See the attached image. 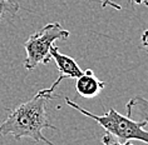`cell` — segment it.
Masks as SVG:
<instances>
[{
    "label": "cell",
    "mask_w": 148,
    "mask_h": 145,
    "mask_svg": "<svg viewBox=\"0 0 148 145\" xmlns=\"http://www.w3.org/2000/svg\"><path fill=\"white\" fill-rule=\"evenodd\" d=\"M142 1L143 0H129V3L133 5H139V4H142ZM108 5H112L113 8L117 10H122V6L116 4V3H113V0H104V1L102 3V8H106V6H108Z\"/></svg>",
    "instance_id": "cell-8"
},
{
    "label": "cell",
    "mask_w": 148,
    "mask_h": 145,
    "mask_svg": "<svg viewBox=\"0 0 148 145\" xmlns=\"http://www.w3.org/2000/svg\"><path fill=\"white\" fill-rule=\"evenodd\" d=\"M140 42H142L143 48H147V50H148V29L143 31L142 36H140Z\"/></svg>",
    "instance_id": "cell-9"
},
{
    "label": "cell",
    "mask_w": 148,
    "mask_h": 145,
    "mask_svg": "<svg viewBox=\"0 0 148 145\" xmlns=\"http://www.w3.org/2000/svg\"><path fill=\"white\" fill-rule=\"evenodd\" d=\"M99 1H101V3H103V1H104V0H99Z\"/></svg>",
    "instance_id": "cell-11"
},
{
    "label": "cell",
    "mask_w": 148,
    "mask_h": 145,
    "mask_svg": "<svg viewBox=\"0 0 148 145\" xmlns=\"http://www.w3.org/2000/svg\"><path fill=\"white\" fill-rule=\"evenodd\" d=\"M64 100H65L66 105L73 108L74 110L79 111L84 116H88L95 120L107 133L112 134L113 136H116L122 143L138 140V141H143V143L148 144V131H144V129H143L144 125L132 120L128 116H125V115L119 114L117 110L109 109L106 114L97 115V114H93L89 110L84 109L82 106H79L78 104L74 103L69 98H65Z\"/></svg>",
    "instance_id": "cell-2"
},
{
    "label": "cell",
    "mask_w": 148,
    "mask_h": 145,
    "mask_svg": "<svg viewBox=\"0 0 148 145\" xmlns=\"http://www.w3.org/2000/svg\"><path fill=\"white\" fill-rule=\"evenodd\" d=\"M125 116L132 120L140 123L144 126L148 125V100L139 95L132 98L125 105Z\"/></svg>",
    "instance_id": "cell-6"
},
{
    "label": "cell",
    "mask_w": 148,
    "mask_h": 145,
    "mask_svg": "<svg viewBox=\"0 0 148 145\" xmlns=\"http://www.w3.org/2000/svg\"><path fill=\"white\" fill-rule=\"evenodd\" d=\"M142 4H144L146 6H148V0H143V1H142Z\"/></svg>",
    "instance_id": "cell-10"
},
{
    "label": "cell",
    "mask_w": 148,
    "mask_h": 145,
    "mask_svg": "<svg viewBox=\"0 0 148 145\" xmlns=\"http://www.w3.org/2000/svg\"><path fill=\"white\" fill-rule=\"evenodd\" d=\"M64 79L59 78L47 89H42L30 100L15 106L9 111L8 118L0 123V136L12 135L16 140L21 138H30L35 143H45L47 145H55L43 134L44 129L57 130V126L51 124L47 111V104L49 100L58 98L55 90Z\"/></svg>",
    "instance_id": "cell-1"
},
{
    "label": "cell",
    "mask_w": 148,
    "mask_h": 145,
    "mask_svg": "<svg viewBox=\"0 0 148 145\" xmlns=\"http://www.w3.org/2000/svg\"><path fill=\"white\" fill-rule=\"evenodd\" d=\"M50 57H51V60H54L55 64H57V68L59 70L60 76H63L64 79L65 78L77 79V78H79L83 74V70L79 68L77 61L73 58L68 57V55L62 54L58 46L53 45L50 48Z\"/></svg>",
    "instance_id": "cell-5"
},
{
    "label": "cell",
    "mask_w": 148,
    "mask_h": 145,
    "mask_svg": "<svg viewBox=\"0 0 148 145\" xmlns=\"http://www.w3.org/2000/svg\"><path fill=\"white\" fill-rule=\"evenodd\" d=\"M104 86H106V83L99 80L94 75L93 70H90V69L83 71L82 75L79 78H77L75 89L82 98H86V99L95 98L104 89Z\"/></svg>",
    "instance_id": "cell-4"
},
{
    "label": "cell",
    "mask_w": 148,
    "mask_h": 145,
    "mask_svg": "<svg viewBox=\"0 0 148 145\" xmlns=\"http://www.w3.org/2000/svg\"><path fill=\"white\" fill-rule=\"evenodd\" d=\"M70 33L59 23H49L35 31L24 43L27 57L24 66L28 70L35 69L39 64H48L51 61L50 48L57 40H66Z\"/></svg>",
    "instance_id": "cell-3"
},
{
    "label": "cell",
    "mask_w": 148,
    "mask_h": 145,
    "mask_svg": "<svg viewBox=\"0 0 148 145\" xmlns=\"http://www.w3.org/2000/svg\"><path fill=\"white\" fill-rule=\"evenodd\" d=\"M102 143H103V145H124L125 144V143H122L116 136H113L112 134H109L107 131L104 135L102 136Z\"/></svg>",
    "instance_id": "cell-7"
}]
</instances>
